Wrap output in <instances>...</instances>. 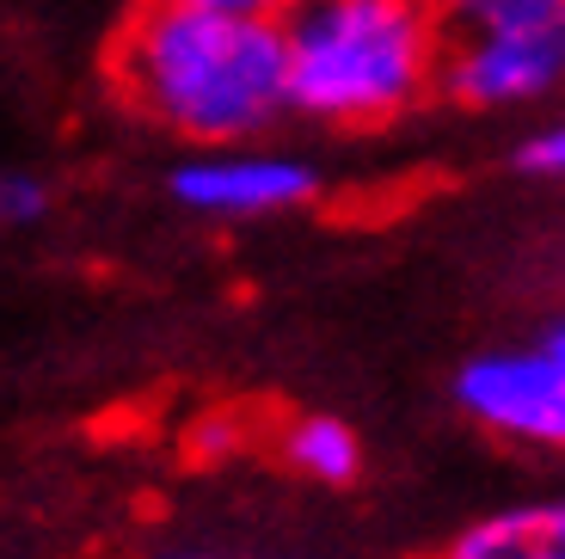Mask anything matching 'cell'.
Returning a JSON list of instances; mask_svg holds the SVG:
<instances>
[{
	"mask_svg": "<svg viewBox=\"0 0 565 559\" xmlns=\"http://www.w3.org/2000/svg\"><path fill=\"white\" fill-rule=\"evenodd\" d=\"M117 74L154 124L203 148L253 141L289 112L282 25L258 13L148 0L117 50Z\"/></svg>",
	"mask_w": 565,
	"mask_h": 559,
	"instance_id": "cell-1",
	"label": "cell"
},
{
	"mask_svg": "<svg viewBox=\"0 0 565 559\" xmlns=\"http://www.w3.org/2000/svg\"><path fill=\"white\" fill-rule=\"evenodd\" d=\"M277 25L289 112L326 124H382L406 112L443 62L437 0H289Z\"/></svg>",
	"mask_w": 565,
	"mask_h": 559,
	"instance_id": "cell-2",
	"label": "cell"
},
{
	"mask_svg": "<svg viewBox=\"0 0 565 559\" xmlns=\"http://www.w3.org/2000/svg\"><path fill=\"white\" fill-rule=\"evenodd\" d=\"M437 81L473 112L565 93V0H449Z\"/></svg>",
	"mask_w": 565,
	"mask_h": 559,
	"instance_id": "cell-3",
	"label": "cell"
},
{
	"mask_svg": "<svg viewBox=\"0 0 565 559\" xmlns=\"http://www.w3.org/2000/svg\"><path fill=\"white\" fill-rule=\"evenodd\" d=\"M455 400L492 436L529 449H565V314L535 345L480 350L455 376Z\"/></svg>",
	"mask_w": 565,
	"mask_h": 559,
	"instance_id": "cell-4",
	"label": "cell"
},
{
	"mask_svg": "<svg viewBox=\"0 0 565 559\" xmlns=\"http://www.w3.org/2000/svg\"><path fill=\"white\" fill-rule=\"evenodd\" d=\"M172 197L198 215H227V222H253V215L301 210L313 197V172L289 155H253L234 141V155H191L172 172Z\"/></svg>",
	"mask_w": 565,
	"mask_h": 559,
	"instance_id": "cell-5",
	"label": "cell"
},
{
	"mask_svg": "<svg viewBox=\"0 0 565 559\" xmlns=\"http://www.w3.org/2000/svg\"><path fill=\"white\" fill-rule=\"evenodd\" d=\"M282 449H289V467L301 479H320V486H351L363 467V443L344 419H296Z\"/></svg>",
	"mask_w": 565,
	"mask_h": 559,
	"instance_id": "cell-6",
	"label": "cell"
},
{
	"mask_svg": "<svg viewBox=\"0 0 565 559\" xmlns=\"http://www.w3.org/2000/svg\"><path fill=\"white\" fill-rule=\"evenodd\" d=\"M437 559H547L541 504H510V510H492V517L467 523Z\"/></svg>",
	"mask_w": 565,
	"mask_h": 559,
	"instance_id": "cell-7",
	"label": "cell"
},
{
	"mask_svg": "<svg viewBox=\"0 0 565 559\" xmlns=\"http://www.w3.org/2000/svg\"><path fill=\"white\" fill-rule=\"evenodd\" d=\"M43 210H50V191H43L38 172L0 167V234H13V228H31Z\"/></svg>",
	"mask_w": 565,
	"mask_h": 559,
	"instance_id": "cell-8",
	"label": "cell"
},
{
	"mask_svg": "<svg viewBox=\"0 0 565 559\" xmlns=\"http://www.w3.org/2000/svg\"><path fill=\"white\" fill-rule=\"evenodd\" d=\"M516 160H523L529 172H541V179H565V117H559V124H547V129H535Z\"/></svg>",
	"mask_w": 565,
	"mask_h": 559,
	"instance_id": "cell-9",
	"label": "cell"
},
{
	"mask_svg": "<svg viewBox=\"0 0 565 559\" xmlns=\"http://www.w3.org/2000/svg\"><path fill=\"white\" fill-rule=\"evenodd\" d=\"M541 535H547V559H565V492L541 498Z\"/></svg>",
	"mask_w": 565,
	"mask_h": 559,
	"instance_id": "cell-10",
	"label": "cell"
},
{
	"mask_svg": "<svg viewBox=\"0 0 565 559\" xmlns=\"http://www.w3.org/2000/svg\"><path fill=\"white\" fill-rule=\"evenodd\" d=\"M184 7H215V13H258V19H277L289 0H184Z\"/></svg>",
	"mask_w": 565,
	"mask_h": 559,
	"instance_id": "cell-11",
	"label": "cell"
},
{
	"mask_svg": "<svg viewBox=\"0 0 565 559\" xmlns=\"http://www.w3.org/2000/svg\"><path fill=\"white\" fill-rule=\"evenodd\" d=\"M172 559H198V553H172Z\"/></svg>",
	"mask_w": 565,
	"mask_h": 559,
	"instance_id": "cell-12",
	"label": "cell"
}]
</instances>
